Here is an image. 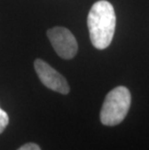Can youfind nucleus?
<instances>
[{
    "label": "nucleus",
    "instance_id": "obj_1",
    "mask_svg": "<svg viewBox=\"0 0 149 150\" xmlns=\"http://www.w3.org/2000/svg\"><path fill=\"white\" fill-rule=\"evenodd\" d=\"M116 16L112 5L107 0L94 3L87 17V26L92 45L105 50L112 41L115 31Z\"/></svg>",
    "mask_w": 149,
    "mask_h": 150
},
{
    "label": "nucleus",
    "instance_id": "obj_2",
    "mask_svg": "<svg viewBox=\"0 0 149 150\" xmlns=\"http://www.w3.org/2000/svg\"><path fill=\"white\" fill-rule=\"evenodd\" d=\"M131 93L125 86H117L105 98L100 113L104 125L115 126L124 120L131 107Z\"/></svg>",
    "mask_w": 149,
    "mask_h": 150
},
{
    "label": "nucleus",
    "instance_id": "obj_3",
    "mask_svg": "<svg viewBox=\"0 0 149 150\" xmlns=\"http://www.w3.org/2000/svg\"><path fill=\"white\" fill-rule=\"evenodd\" d=\"M52 47L63 59H72L78 52V43L75 36L65 27L56 26L47 31Z\"/></svg>",
    "mask_w": 149,
    "mask_h": 150
},
{
    "label": "nucleus",
    "instance_id": "obj_4",
    "mask_svg": "<svg viewBox=\"0 0 149 150\" xmlns=\"http://www.w3.org/2000/svg\"><path fill=\"white\" fill-rule=\"evenodd\" d=\"M34 68L38 78L46 87L64 95L70 92V86L66 79L49 63L38 58L34 62Z\"/></svg>",
    "mask_w": 149,
    "mask_h": 150
},
{
    "label": "nucleus",
    "instance_id": "obj_5",
    "mask_svg": "<svg viewBox=\"0 0 149 150\" xmlns=\"http://www.w3.org/2000/svg\"><path fill=\"white\" fill-rule=\"evenodd\" d=\"M9 124V116L6 111H4L0 108V134L6 129Z\"/></svg>",
    "mask_w": 149,
    "mask_h": 150
},
{
    "label": "nucleus",
    "instance_id": "obj_6",
    "mask_svg": "<svg viewBox=\"0 0 149 150\" xmlns=\"http://www.w3.org/2000/svg\"><path fill=\"white\" fill-rule=\"evenodd\" d=\"M18 150H41L40 146L36 144V143H33V142H29V143H26L23 146H20V148Z\"/></svg>",
    "mask_w": 149,
    "mask_h": 150
}]
</instances>
